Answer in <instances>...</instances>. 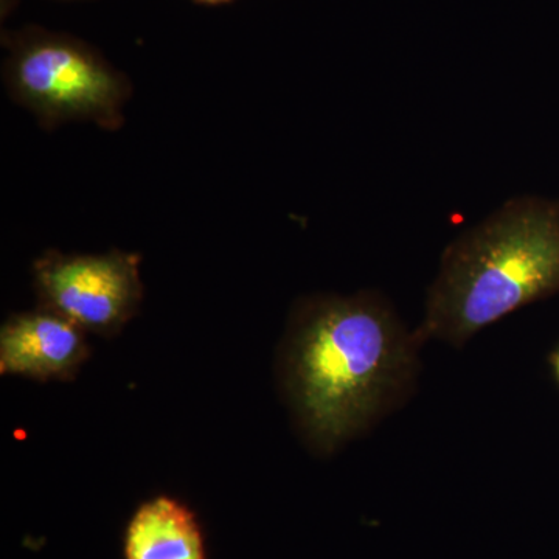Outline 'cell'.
Instances as JSON below:
<instances>
[{"instance_id": "6da1fadb", "label": "cell", "mask_w": 559, "mask_h": 559, "mask_svg": "<svg viewBox=\"0 0 559 559\" xmlns=\"http://www.w3.org/2000/svg\"><path fill=\"white\" fill-rule=\"evenodd\" d=\"M285 347L283 378L301 432L333 452L406 399L421 344L389 301L360 293L305 300Z\"/></svg>"}, {"instance_id": "7a4b0ae2", "label": "cell", "mask_w": 559, "mask_h": 559, "mask_svg": "<svg viewBox=\"0 0 559 559\" xmlns=\"http://www.w3.org/2000/svg\"><path fill=\"white\" fill-rule=\"evenodd\" d=\"M559 288V209L511 200L448 246L433 280L419 344L463 347L485 326Z\"/></svg>"}, {"instance_id": "3957f363", "label": "cell", "mask_w": 559, "mask_h": 559, "mask_svg": "<svg viewBox=\"0 0 559 559\" xmlns=\"http://www.w3.org/2000/svg\"><path fill=\"white\" fill-rule=\"evenodd\" d=\"M7 91L46 128L91 121L119 130L131 83L91 47L68 36L27 33L11 46Z\"/></svg>"}, {"instance_id": "277c9868", "label": "cell", "mask_w": 559, "mask_h": 559, "mask_svg": "<svg viewBox=\"0 0 559 559\" xmlns=\"http://www.w3.org/2000/svg\"><path fill=\"white\" fill-rule=\"evenodd\" d=\"M139 257L112 250L103 255H64L50 250L33 266L43 308L84 331L117 333L143 297Z\"/></svg>"}, {"instance_id": "5b68a950", "label": "cell", "mask_w": 559, "mask_h": 559, "mask_svg": "<svg viewBox=\"0 0 559 559\" xmlns=\"http://www.w3.org/2000/svg\"><path fill=\"white\" fill-rule=\"evenodd\" d=\"M87 358L84 330L40 308L7 320L0 330V373L69 380Z\"/></svg>"}, {"instance_id": "8992f818", "label": "cell", "mask_w": 559, "mask_h": 559, "mask_svg": "<svg viewBox=\"0 0 559 559\" xmlns=\"http://www.w3.org/2000/svg\"><path fill=\"white\" fill-rule=\"evenodd\" d=\"M124 559H205L197 518L167 496L148 500L128 524Z\"/></svg>"}, {"instance_id": "52a82bcc", "label": "cell", "mask_w": 559, "mask_h": 559, "mask_svg": "<svg viewBox=\"0 0 559 559\" xmlns=\"http://www.w3.org/2000/svg\"><path fill=\"white\" fill-rule=\"evenodd\" d=\"M198 2H202V3H226V2H231V0H198Z\"/></svg>"}, {"instance_id": "ba28073f", "label": "cell", "mask_w": 559, "mask_h": 559, "mask_svg": "<svg viewBox=\"0 0 559 559\" xmlns=\"http://www.w3.org/2000/svg\"><path fill=\"white\" fill-rule=\"evenodd\" d=\"M555 367H557V374H558V380H559V353L557 356V360H555Z\"/></svg>"}]
</instances>
